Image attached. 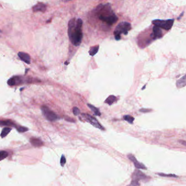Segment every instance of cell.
<instances>
[{
	"mask_svg": "<svg viewBox=\"0 0 186 186\" xmlns=\"http://www.w3.org/2000/svg\"><path fill=\"white\" fill-rule=\"evenodd\" d=\"M83 20L73 18L68 23V36L72 43L75 46L80 45L83 39Z\"/></svg>",
	"mask_w": 186,
	"mask_h": 186,
	"instance_id": "1",
	"label": "cell"
},
{
	"mask_svg": "<svg viewBox=\"0 0 186 186\" xmlns=\"http://www.w3.org/2000/svg\"><path fill=\"white\" fill-rule=\"evenodd\" d=\"M96 10L97 12H101L98 15L99 19L109 25H113L118 20L116 15L111 9L110 4H106L104 5L100 4L97 7Z\"/></svg>",
	"mask_w": 186,
	"mask_h": 186,
	"instance_id": "2",
	"label": "cell"
},
{
	"mask_svg": "<svg viewBox=\"0 0 186 186\" xmlns=\"http://www.w3.org/2000/svg\"><path fill=\"white\" fill-rule=\"evenodd\" d=\"M130 29L131 25L128 22L123 21L119 23L114 31L115 39L116 40H120L121 34H124V35H126Z\"/></svg>",
	"mask_w": 186,
	"mask_h": 186,
	"instance_id": "3",
	"label": "cell"
},
{
	"mask_svg": "<svg viewBox=\"0 0 186 186\" xmlns=\"http://www.w3.org/2000/svg\"><path fill=\"white\" fill-rule=\"evenodd\" d=\"M174 20V19H168V20H164L156 19L153 20L152 23L156 26L158 27L159 28H162L164 30H170L173 26Z\"/></svg>",
	"mask_w": 186,
	"mask_h": 186,
	"instance_id": "4",
	"label": "cell"
},
{
	"mask_svg": "<svg viewBox=\"0 0 186 186\" xmlns=\"http://www.w3.org/2000/svg\"><path fill=\"white\" fill-rule=\"evenodd\" d=\"M41 110L44 116L46 117L47 120L50 121H54L59 119V117L56 114L51 111L48 107L44 105L41 107Z\"/></svg>",
	"mask_w": 186,
	"mask_h": 186,
	"instance_id": "5",
	"label": "cell"
},
{
	"mask_svg": "<svg viewBox=\"0 0 186 186\" xmlns=\"http://www.w3.org/2000/svg\"><path fill=\"white\" fill-rule=\"evenodd\" d=\"M82 116L85 120H86L87 122H89V123H91L92 126L95 127L96 128H97L101 130H104V127L99 123V122L97 121L96 118H94L93 116H91L89 114H82Z\"/></svg>",
	"mask_w": 186,
	"mask_h": 186,
	"instance_id": "6",
	"label": "cell"
},
{
	"mask_svg": "<svg viewBox=\"0 0 186 186\" xmlns=\"http://www.w3.org/2000/svg\"><path fill=\"white\" fill-rule=\"evenodd\" d=\"M128 158L130 159L134 164L135 168L137 169H146V166H145L143 163H140L136 160L135 157L133 156V155L130 154L128 155Z\"/></svg>",
	"mask_w": 186,
	"mask_h": 186,
	"instance_id": "7",
	"label": "cell"
},
{
	"mask_svg": "<svg viewBox=\"0 0 186 186\" xmlns=\"http://www.w3.org/2000/svg\"><path fill=\"white\" fill-rule=\"evenodd\" d=\"M146 179H147V176L144 174L141 173L139 170H135L134 173H133L132 180L139 182L140 180Z\"/></svg>",
	"mask_w": 186,
	"mask_h": 186,
	"instance_id": "8",
	"label": "cell"
},
{
	"mask_svg": "<svg viewBox=\"0 0 186 186\" xmlns=\"http://www.w3.org/2000/svg\"><path fill=\"white\" fill-rule=\"evenodd\" d=\"M162 35H163V33L160 28L156 26H153V32L151 34V37L153 38V40L160 38L162 37Z\"/></svg>",
	"mask_w": 186,
	"mask_h": 186,
	"instance_id": "9",
	"label": "cell"
},
{
	"mask_svg": "<svg viewBox=\"0 0 186 186\" xmlns=\"http://www.w3.org/2000/svg\"><path fill=\"white\" fill-rule=\"evenodd\" d=\"M18 56L19 57L21 60L23 61L24 62L30 64L31 63V58L30 55L27 53H23V52H19L18 53Z\"/></svg>",
	"mask_w": 186,
	"mask_h": 186,
	"instance_id": "10",
	"label": "cell"
},
{
	"mask_svg": "<svg viewBox=\"0 0 186 186\" xmlns=\"http://www.w3.org/2000/svg\"><path fill=\"white\" fill-rule=\"evenodd\" d=\"M47 9V6L45 4L43 3H39L37 4L33 7V11L34 12H44Z\"/></svg>",
	"mask_w": 186,
	"mask_h": 186,
	"instance_id": "11",
	"label": "cell"
},
{
	"mask_svg": "<svg viewBox=\"0 0 186 186\" xmlns=\"http://www.w3.org/2000/svg\"><path fill=\"white\" fill-rule=\"evenodd\" d=\"M30 143H31V144L37 147H39L41 146H43L44 143L40 139L37 138H31L30 139Z\"/></svg>",
	"mask_w": 186,
	"mask_h": 186,
	"instance_id": "12",
	"label": "cell"
},
{
	"mask_svg": "<svg viewBox=\"0 0 186 186\" xmlns=\"http://www.w3.org/2000/svg\"><path fill=\"white\" fill-rule=\"evenodd\" d=\"M21 81V79L19 77L15 76V77H12L9 80H8L7 83L8 85H9L10 86H14L17 84H19Z\"/></svg>",
	"mask_w": 186,
	"mask_h": 186,
	"instance_id": "13",
	"label": "cell"
},
{
	"mask_svg": "<svg viewBox=\"0 0 186 186\" xmlns=\"http://www.w3.org/2000/svg\"><path fill=\"white\" fill-rule=\"evenodd\" d=\"M186 84V78L185 75L181 78L179 80H177L176 82V86L178 88H181L185 86Z\"/></svg>",
	"mask_w": 186,
	"mask_h": 186,
	"instance_id": "14",
	"label": "cell"
},
{
	"mask_svg": "<svg viewBox=\"0 0 186 186\" xmlns=\"http://www.w3.org/2000/svg\"><path fill=\"white\" fill-rule=\"evenodd\" d=\"M116 97L114 96V95H110L109 97H108L106 100H105V103L109 104L110 105H112L113 103H115L116 101Z\"/></svg>",
	"mask_w": 186,
	"mask_h": 186,
	"instance_id": "15",
	"label": "cell"
},
{
	"mask_svg": "<svg viewBox=\"0 0 186 186\" xmlns=\"http://www.w3.org/2000/svg\"><path fill=\"white\" fill-rule=\"evenodd\" d=\"M14 126V123L10 120H0V126Z\"/></svg>",
	"mask_w": 186,
	"mask_h": 186,
	"instance_id": "16",
	"label": "cell"
},
{
	"mask_svg": "<svg viewBox=\"0 0 186 186\" xmlns=\"http://www.w3.org/2000/svg\"><path fill=\"white\" fill-rule=\"evenodd\" d=\"M87 106H89L90 108V109H91V110L93 111V113L95 115L100 116L101 114L100 113V110L98 108H97L96 107H95V106H94L90 104H87Z\"/></svg>",
	"mask_w": 186,
	"mask_h": 186,
	"instance_id": "17",
	"label": "cell"
},
{
	"mask_svg": "<svg viewBox=\"0 0 186 186\" xmlns=\"http://www.w3.org/2000/svg\"><path fill=\"white\" fill-rule=\"evenodd\" d=\"M98 50H99V45L93 46V47H91L90 48L89 53V54H90L91 56H93L94 55H96L97 53Z\"/></svg>",
	"mask_w": 186,
	"mask_h": 186,
	"instance_id": "18",
	"label": "cell"
},
{
	"mask_svg": "<svg viewBox=\"0 0 186 186\" xmlns=\"http://www.w3.org/2000/svg\"><path fill=\"white\" fill-rule=\"evenodd\" d=\"M11 130H12L11 128H8V127L4 128L2 130V132L1 133V136L2 138H4L5 136H7V135L8 134V133H10V132L11 131Z\"/></svg>",
	"mask_w": 186,
	"mask_h": 186,
	"instance_id": "19",
	"label": "cell"
},
{
	"mask_svg": "<svg viewBox=\"0 0 186 186\" xmlns=\"http://www.w3.org/2000/svg\"><path fill=\"white\" fill-rule=\"evenodd\" d=\"M8 156V153L7 152L5 151H0V161L6 158Z\"/></svg>",
	"mask_w": 186,
	"mask_h": 186,
	"instance_id": "20",
	"label": "cell"
},
{
	"mask_svg": "<svg viewBox=\"0 0 186 186\" xmlns=\"http://www.w3.org/2000/svg\"><path fill=\"white\" fill-rule=\"evenodd\" d=\"M124 120H126L128 122L132 124L133 123V121L134 120V118L130 115H125L123 116Z\"/></svg>",
	"mask_w": 186,
	"mask_h": 186,
	"instance_id": "21",
	"label": "cell"
},
{
	"mask_svg": "<svg viewBox=\"0 0 186 186\" xmlns=\"http://www.w3.org/2000/svg\"><path fill=\"white\" fill-rule=\"evenodd\" d=\"M17 130L20 133H23V132H25L28 130V128L26 127H17Z\"/></svg>",
	"mask_w": 186,
	"mask_h": 186,
	"instance_id": "22",
	"label": "cell"
},
{
	"mask_svg": "<svg viewBox=\"0 0 186 186\" xmlns=\"http://www.w3.org/2000/svg\"><path fill=\"white\" fill-rule=\"evenodd\" d=\"M66 163V158L64 155H62L61 158V160H60V164L61 165V166H63L64 165V164Z\"/></svg>",
	"mask_w": 186,
	"mask_h": 186,
	"instance_id": "23",
	"label": "cell"
},
{
	"mask_svg": "<svg viewBox=\"0 0 186 186\" xmlns=\"http://www.w3.org/2000/svg\"><path fill=\"white\" fill-rule=\"evenodd\" d=\"M73 112L74 115L77 116L80 114V110L79 109V108H78L77 107H74L73 109Z\"/></svg>",
	"mask_w": 186,
	"mask_h": 186,
	"instance_id": "24",
	"label": "cell"
},
{
	"mask_svg": "<svg viewBox=\"0 0 186 186\" xmlns=\"http://www.w3.org/2000/svg\"><path fill=\"white\" fill-rule=\"evenodd\" d=\"M158 175L160 176H170V177H177V176L175 175H172V174H170V175H166V174H158Z\"/></svg>",
	"mask_w": 186,
	"mask_h": 186,
	"instance_id": "25",
	"label": "cell"
},
{
	"mask_svg": "<svg viewBox=\"0 0 186 186\" xmlns=\"http://www.w3.org/2000/svg\"><path fill=\"white\" fill-rule=\"evenodd\" d=\"M151 111L150 109H141L140 110V112H143V113H147V112H150Z\"/></svg>",
	"mask_w": 186,
	"mask_h": 186,
	"instance_id": "26",
	"label": "cell"
},
{
	"mask_svg": "<svg viewBox=\"0 0 186 186\" xmlns=\"http://www.w3.org/2000/svg\"><path fill=\"white\" fill-rule=\"evenodd\" d=\"M179 143L182 144L184 146H186V141H181V140H180V141H179Z\"/></svg>",
	"mask_w": 186,
	"mask_h": 186,
	"instance_id": "27",
	"label": "cell"
},
{
	"mask_svg": "<svg viewBox=\"0 0 186 186\" xmlns=\"http://www.w3.org/2000/svg\"><path fill=\"white\" fill-rule=\"evenodd\" d=\"M1 30H0V33H1Z\"/></svg>",
	"mask_w": 186,
	"mask_h": 186,
	"instance_id": "28",
	"label": "cell"
}]
</instances>
